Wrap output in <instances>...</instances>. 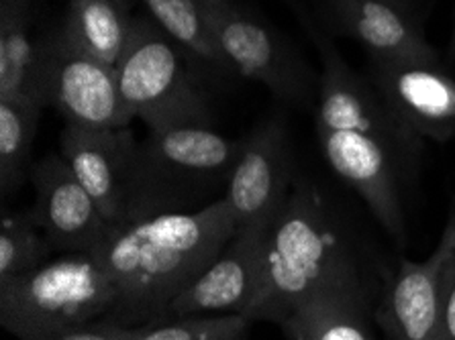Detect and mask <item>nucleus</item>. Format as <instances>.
<instances>
[{"label":"nucleus","mask_w":455,"mask_h":340,"mask_svg":"<svg viewBox=\"0 0 455 340\" xmlns=\"http://www.w3.org/2000/svg\"><path fill=\"white\" fill-rule=\"evenodd\" d=\"M241 151V138L217 133L212 124L188 123L149 129L140 149L131 222L168 212H190L192 204L215 202Z\"/></svg>","instance_id":"obj_3"},{"label":"nucleus","mask_w":455,"mask_h":340,"mask_svg":"<svg viewBox=\"0 0 455 340\" xmlns=\"http://www.w3.org/2000/svg\"><path fill=\"white\" fill-rule=\"evenodd\" d=\"M360 275L319 186L299 178L266 237L264 283L247 320L278 322L316 291Z\"/></svg>","instance_id":"obj_2"},{"label":"nucleus","mask_w":455,"mask_h":340,"mask_svg":"<svg viewBox=\"0 0 455 340\" xmlns=\"http://www.w3.org/2000/svg\"><path fill=\"white\" fill-rule=\"evenodd\" d=\"M47 107L66 124L86 129H123L135 121L121 96L116 67L82 51L60 27L47 35Z\"/></svg>","instance_id":"obj_9"},{"label":"nucleus","mask_w":455,"mask_h":340,"mask_svg":"<svg viewBox=\"0 0 455 340\" xmlns=\"http://www.w3.org/2000/svg\"><path fill=\"white\" fill-rule=\"evenodd\" d=\"M395 119L419 141L455 137V75L441 64H374L365 74Z\"/></svg>","instance_id":"obj_14"},{"label":"nucleus","mask_w":455,"mask_h":340,"mask_svg":"<svg viewBox=\"0 0 455 340\" xmlns=\"http://www.w3.org/2000/svg\"><path fill=\"white\" fill-rule=\"evenodd\" d=\"M439 318L443 340H455V249L439 272Z\"/></svg>","instance_id":"obj_25"},{"label":"nucleus","mask_w":455,"mask_h":340,"mask_svg":"<svg viewBox=\"0 0 455 340\" xmlns=\"http://www.w3.org/2000/svg\"><path fill=\"white\" fill-rule=\"evenodd\" d=\"M447 58H450L451 66H455V25H453V33H451V41H450V53H447Z\"/></svg>","instance_id":"obj_28"},{"label":"nucleus","mask_w":455,"mask_h":340,"mask_svg":"<svg viewBox=\"0 0 455 340\" xmlns=\"http://www.w3.org/2000/svg\"><path fill=\"white\" fill-rule=\"evenodd\" d=\"M36 3V0H0V9H11V6H25Z\"/></svg>","instance_id":"obj_27"},{"label":"nucleus","mask_w":455,"mask_h":340,"mask_svg":"<svg viewBox=\"0 0 455 340\" xmlns=\"http://www.w3.org/2000/svg\"><path fill=\"white\" fill-rule=\"evenodd\" d=\"M455 249V228L445 225L439 245L425 261L401 259L386 275L374 322L386 340H443L439 318V272Z\"/></svg>","instance_id":"obj_15"},{"label":"nucleus","mask_w":455,"mask_h":340,"mask_svg":"<svg viewBox=\"0 0 455 340\" xmlns=\"http://www.w3.org/2000/svg\"><path fill=\"white\" fill-rule=\"evenodd\" d=\"M133 23L129 0H68L60 29L82 51L116 66L131 39Z\"/></svg>","instance_id":"obj_19"},{"label":"nucleus","mask_w":455,"mask_h":340,"mask_svg":"<svg viewBox=\"0 0 455 340\" xmlns=\"http://www.w3.org/2000/svg\"><path fill=\"white\" fill-rule=\"evenodd\" d=\"M245 335H247V330H245V332H241V335H239L235 340H247V336H245Z\"/></svg>","instance_id":"obj_30"},{"label":"nucleus","mask_w":455,"mask_h":340,"mask_svg":"<svg viewBox=\"0 0 455 340\" xmlns=\"http://www.w3.org/2000/svg\"><path fill=\"white\" fill-rule=\"evenodd\" d=\"M237 231L225 198L190 212L129 222L96 249L116 291L108 320L146 326L201 275Z\"/></svg>","instance_id":"obj_1"},{"label":"nucleus","mask_w":455,"mask_h":340,"mask_svg":"<svg viewBox=\"0 0 455 340\" xmlns=\"http://www.w3.org/2000/svg\"><path fill=\"white\" fill-rule=\"evenodd\" d=\"M270 226L237 228L209 267L170 304L164 320L184 316L250 314L264 283Z\"/></svg>","instance_id":"obj_12"},{"label":"nucleus","mask_w":455,"mask_h":340,"mask_svg":"<svg viewBox=\"0 0 455 340\" xmlns=\"http://www.w3.org/2000/svg\"><path fill=\"white\" fill-rule=\"evenodd\" d=\"M321 154L337 178L360 196L396 242H406L401 178L411 165L384 138L355 130L316 129Z\"/></svg>","instance_id":"obj_10"},{"label":"nucleus","mask_w":455,"mask_h":340,"mask_svg":"<svg viewBox=\"0 0 455 340\" xmlns=\"http://www.w3.org/2000/svg\"><path fill=\"white\" fill-rule=\"evenodd\" d=\"M203 4H223V3H231V0H201Z\"/></svg>","instance_id":"obj_29"},{"label":"nucleus","mask_w":455,"mask_h":340,"mask_svg":"<svg viewBox=\"0 0 455 340\" xmlns=\"http://www.w3.org/2000/svg\"><path fill=\"white\" fill-rule=\"evenodd\" d=\"M0 99L47 108V35H37L31 4L0 9Z\"/></svg>","instance_id":"obj_18"},{"label":"nucleus","mask_w":455,"mask_h":340,"mask_svg":"<svg viewBox=\"0 0 455 340\" xmlns=\"http://www.w3.org/2000/svg\"><path fill=\"white\" fill-rule=\"evenodd\" d=\"M291 130L282 115L241 137V151L225 190L237 228L272 226L296 184Z\"/></svg>","instance_id":"obj_8"},{"label":"nucleus","mask_w":455,"mask_h":340,"mask_svg":"<svg viewBox=\"0 0 455 340\" xmlns=\"http://www.w3.org/2000/svg\"><path fill=\"white\" fill-rule=\"evenodd\" d=\"M41 113L39 104L0 99V186L4 194L19 187L27 176Z\"/></svg>","instance_id":"obj_20"},{"label":"nucleus","mask_w":455,"mask_h":340,"mask_svg":"<svg viewBox=\"0 0 455 340\" xmlns=\"http://www.w3.org/2000/svg\"><path fill=\"white\" fill-rule=\"evenodd\" d=\"M140 149L141 143L131 127L86 129L66 124L60 135L61 157L115 228L129 225L133 214Z\"/></svg>","instance_id":"obj_11"},{"label":"nucleus","mask_w":455,"mask_h":340,"mask_svg":"<svg viewBox=\"0 0 455 340\" xmlns=\"http://www.w3.org/2000/svg\"><path fill=\"white\" fill-rule=\"evenodd\" d=\"M52 242L29 212L4 214L0 225V281L33 272L47 263Z\"/></svg>","instance_id":"obj_22"},{"label":"nucleus","mask_w":455,"mask_h":340,"mask_svg":"<svg viewBox=\"0 0 455 340\" xmlns=\"http://www.w3.org/2000/svg\"><path fill=\"white\" fill-rule=\"evenodd\" d=\"M388 3H395V4L403 6V9L411 11V12H415V15H417V9H419L420 0H388Z\"/></svg>","instance_id":"obj_26"},{"label":"nucleus","mask_w":455,"mask_h":340,"mask_svg":"<svg viewBox=\"0 0 455 340\" xmlns=\"http://www.w3.org/2000/svg\"><path fill=\"white\" fill-rule=\"evenodd\" d=\"M36 204L29 214L53 249L68 253H94L115 226L105 218L91 194L58 155H47L31 168Z\"/></svg>","instance_id":"obj_13"},{"label":"nucleus","mask_w":455,"mask_h":340,"mask_svg":"<svg viewBox=\"0 0 455 340\" xmlns=\"http://www.w3.org/2000/svg\"><path fill=\"white\" fill-rule=\"evenodd\" d=\"M360 275L316 291L278 324L288 340H378Z\"/></svg>","instance_id":"obj_17"},{"label":"nucleus","mask_w":455,"mask_h":340,"mask_svg":"<svg viewBox=\"0 0 455 340\" xmlns=\"http://www.w3.org/2000/svg\"><path fill=\"white\" fill-rule=\"evenodd\" d=\"M137 326H125L108 318H100V320H92L74 328H66L61 332H55L50 336H39L31 340H131L135 335Z\"/></svg>","instance_id":"obj_24"},{"label":"nucleus","mask_w":455,"mask_h":340,"mask_svg":"<svg viewBox=\"0 0 455 340\" xmlns=\"http://www.w3.org/2000/svg\"><path fill=\"white\" fill-rule=\"evenodd\" d=\"M141 3L148 15L178 45L212 66L227 69L201 0H141Z\"/></svg>","instance_id":"obj_21"},{"label":"nucleus","mask_w":455,"mask_h":340,"mask_svg":"<svg viewBox=\"0 0 455 340\" xmlns=\"http://www.w3.org/2000/svg\"><path fill=\"white\" fill-rule=\"evenodd\" d=\"M447 225H451V226L455 228V212H453V217H451L450 220H447Z\"/></svg>","instance_id":"obj_31"},{"label":"nucleus","mask_w":455,"mask_h":340,"mask_svg":"<svg viewBox=\"0 0 455 340\" xmlns=\"http://www.w3.org/2000/svg\"><path fill=\"white\" fill-rule=\"evenodd\" d=\"M250 320L241 314H209L168 318L137 326L131 340H235Z\"/></svg>","instance_id":"obj_23"},{"label":"nucleus","mask_w":455,"mask_h":340,"mask_svg":"<svg viewBox=\"0 0 455 340\" xmlns=\"http://www.w3.org/2000/svg\"><path fill=\"white\" fill-rule=\"evenodd\" d=\"M308 31L323 61L319 96L315 104V129L355 130L380 137L401 151L404 162L412 168L423 151V141L412 137L395 119L368 75L351 69L325 33L316 31L310 23Z\"/></svg>","instance_id":"obj_7"},{"label":"nucleus","mask_w":455,"mask_h":340,"mask_svg":"<svg viewBox=\"0 0 455 340\" xmlns=\"http://www.w3.org/2000/svg\"><path fill=\"white\" fill-rule=\"evenodd\" d=\"M121 96L148 129L212 124L211 107L186 67L176 41L151 17L135 15L131 39L116 61Z\"/></svg>","instance_id":"obj_5"},{"label":"nucleus","mask_w":455,"mask_h":340,"mask_svg":"<svg viewBox=\"0 0 455 340\" xmlns=\"http://www.w3.org/2000/svg\"><path fill=\"white\" fill-rule=\"evenodd\" d=\"M335 29L360 43L374 64H441L415 12L388 0H325Z\"/></svg>","instance_id":"obj_16"},{"label":"nucleus","mask_w":455,"mask_h":340,"mask_svg":"<svg viewBox=\"0 0 455 340\" xmlns=\"http://www.w3.org/2000/svg\"><path fill=\"white\" fill-rule=\"evenodd\" d=\"M203 6L229 72L266 86L288 107L315 110L319 75L291 41L233 3Z\"/></svg>","instance_id":"obj_6"},{"label":"nucleus","mask_w":455,"mask_h":340,"mask_svg":"<svg viewBox=\"0 0 455 340\" xmlns=\"http://www.w3.org/2000/svg\"><path fill=\"white\" fill-rule=\"evenodd\" d=\"M116 291L94 253H68L0 281V324L19 340L110 318Z\"/></svg>","instance_id":"obj_4"}]
</instances>
